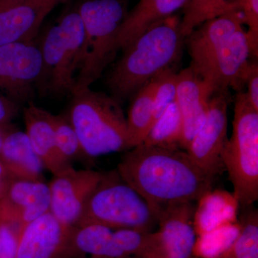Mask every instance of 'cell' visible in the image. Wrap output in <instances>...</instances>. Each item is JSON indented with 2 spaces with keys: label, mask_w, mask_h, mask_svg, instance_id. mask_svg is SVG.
Instances as JSON below:
<instances>
[{
  "label": "cell",
  "mask_w": 258,
  "mask_h": 258,
  "mask_svg": "<svg viewBox=\"0 0 258 258\" xmlns=\"http://www.w3.org/2000/svg\"><path fill=\"white\" fill-rule=\"evenodd\" d=\"M131 0H81L76 5L82 20V56L74 92L91 87L114 60L117 38Z\"/></svg>",
  "instance_id": "obj_5"
},
{
  "label": "cell",
  "mask_w": 258,
  "mask_h": 258,
  "mask_svg": "<svg viewBox=\"0 0 258 258\" xmlns=\"http://www.w3.org/2000/svg\"><path fill=\"white\" fill-rule=\"evenodd\" d=\"M71 1V0H68V2Z\"/></svg>",
  "instance_id": "obj_38"
},
{
  "label": "cell",
  "mask_w": 258,
  "mask_h": 258,
  "mask_svg": "<svg viewBox=\"0 0 258 258\" xmlns=\"http://www.w3.org/2000/svg\"><path fill=\"white\" fill-rule=\"evenodd\" d=\"M182 136V117L175 101L155 122L142 144L164 149H180Z\"/></svg>",
  "instance_id": "obj_24"
},
{
  "label": "cell",
  "mask_w": 258,
  "mask_h": 258,
  "mask_svg": "<svg viewBox=\"0 0 258 258\" xmlns=\"http://www.w3.org/2000/svg\"><path fill=\"white\" fill-rule=\"evenodd\" d=\"M159 212L113 170L103 173L76 227L97 224L114 230L152 232L158 225Z\"/></svg>",
  "instance_id": "obj_7"
},
{
  "label": "cell",
  "mask_w": 258,
  "mask_h": 258,
  "mask_svg": "<svg viewBox=\"0 0 258 258\" xmlns=\"http://www.w3.org/2000/svg\"><path fill=\"white\" fill-rule=\"evenodd\" d=\"M15 179L12 176H4L0 177V200L4 199L9 190L10 184L13 180Z\"/></svg>",
  "instance_id": "obj_33"
},
{
  "label": "cell",
  "mask_w": 258,
  "mask_h": 258,
  "mask_svg": "<svg viewBox=\"0 0 258 258\" xmlns=\"http://www.w3.org/2000/svg\"><path fill=\"white\" fill-rule=\"evenodd\" d=\"M19 104L8 97L0 96V124L9 123L18 114Z\"/></svg>",
  "instance_id": "obj_32"
},
{
  "label": "cell",
  "mask_w": 258,
  "mask_h": 258,
  "mask_svg": "<svg viewBox=\"0 0 258 258\" xmlns=\"http://www.w3.org/2000/svg\"><path fill=\"white\" fill-rule=\"evenodd\" d=\"M12 127H10L8 123H4V124H0V151H1L2 147H3V142L7 134L10 132Z\"/></svg>",
  "instance_id": "obj_34"
},
{
  "label": "cell",
  "mask_w": 258,
  "mask_h": 258,
  "mask_svg": "<svg viewBox=\"0 0 258 258\" xmlns=\"http://www.w3.org/2000/svg\"><path fill=\"white\" fill-rule=\"evenodd\" d=\"M222 161L238 205L243 208L252 206L258 200V111L243 91L235 96L233 131Z\"/></svg>",
  "instance_id": "obj_8"
},
{
  "label": "cell",
  "mask_w": 258,
  "mask_h": 258,
  "mask_svg": "<svg viewBox=\"0 0 258 258\" xmlns=\"http://www.w3.org/2000/svg\"><path fill=\"white\" fill-rule=\"evenodd\" d=\"M23 1L25 0H0V11L7 9V8H11V7L18 5Z\"/></svg>",
  "instance_id": "obj_35"
},
{
  "label": "cell",
  "mask_w": 258,
  "mask_h": 258,
  "mask_svg": "<svg viewBox=\"0 0 258 258\" xmlns=\"http://www.w3.org/2000/svg\"><path fill=\"white\" fill-rule=\"evenodd\" d=\"M246 209L240 219L239 235L230 250L222 258H258V213Z\"/></svg>",
  "instance_id": "obj_26"
},
{
  "label": "cell",
  "mask_w": 258,
  "mask_h": 258,
  "mask_svg": "<svg viewBox=\"0 0 258 258\" xmlns=\"http://www.w3.org/2000/svg\"><path fill=\"white\" fill-rule=\"evenodd\" d=\"M211 191L199 200L195 210L194 224L200 235L235 221L236 207L239 205L234 195Z\"/></svg>",
  "instance_id": "obj_21"
},
{
  "label": "cell",
  "mask_w": 258,
  "mask_h": 258,
  "mask_svg": "<svg viewBox=\"0 0 258 258\" xmlns=\"http://www.w3.org/2000/svg\"><path fill=\"white\" fill-rule=\"evenodd\" d=\"M74 227L61 223L47 212L25 227L16 258H68L70 236Z\"/></svg>",
  "instance_id": "obj_13"
},
{
  "label": "cell",
  "mask_w": 258,
  "mask_h": 258,
  "mask_svg": "<svg viewBox=\"0 0 258 258\" xmlns=\"http://www.w3.org/2000/svg\"><path fill=\"white\" fill-rule=\"evenodd\" d=\"M67 0H25L0 11V46L35 40L45 19Z\"/></svg>",
  "instance_id": "obj_15"
},
{
  "label": "cell",
  "mask_w": 258,
  "mask_h": 258,
  "mask_svg": "<svg viewBox=\"0 0 258 258\" xmlns=\"http://www.w3.org/2000/svg\"><path fill=\"white\" fill-rule=\"evenodd\" d=\"M247 88L245 94L251 106L258 111V66L257 62H249L246 76L245 84Z\"/></svg>",
  "instance_id": "obj_31"
},
{
  "label": "cell",
  "mask_w": 258,
  "mask_h": 258,
  "mask_svg": "<svg viewBox=\"0 0 258 258\" xmlns=\"http://www.w3.org/2000/svg\"><path fill=\"white\" fill-rule=\"evenodd\" d=\"M229 98L228 91L212 95L205 122L186 151L199 167L215 177L224 169L222 154L227 142Z\"/></svg>",
  "instance_id": "obj_10"
},
{
  "label": "cell",
  "mask_w": 258,
  "mask_h": 258,
  "mask_svg": "<svg viewBox=\"0 0 258 258\" xmlns=\"http://www.w3.org/2000/svg\"><path fill=\"white\" fill-rule=\"evenodd\" d=\"M0 161L15 179L44 181L45 167L25 132L14 128L8 132L0 151Z\"/></svg>",
  "instance_id": "obj_18"
},
{
  "label": "cell",
  "mask_w": 258,
  "mask_h": 258,
  "mask_svg": "<svg viewBox=\"0 0 258 258\" xmlns=\"http://www.w3.org/2000/svg\"><path fill=\"white\" fill-rule=\"evenodd\" d=\"M68 118L84 154L96 158L130 149L126 118L121 103L91 87L72 94Z\"/></svg>",
  "instance_id": "obj_4"
},
{
  "label": "cell",
  "mask_w": 258,
  "mask_h": 258,
  "mask_svg": "<svg viewBox=\"0 0 258 258\" xmlns=\"http://www.w3.org/2000/svg\"><path fill=\"white\" fill-rule=\"evenodd\" d=\"M184 44L177 19L171 17L149 29L113 64L106 81L110 95L122 103L163 71L175 69Z\"/></svg>",
  "instance_id": "obj_3"
},
{
  "label": "cell",
  "mask_w": 258,
  "mask_h": 258,
  "mask_svg": "<svg viewBox=\"0 0 258 258\" xmlns=\"http://www.w3.org/2000/svg\"><path fill=\"white\" fill-rule=\"evenodd\" d=\"M25 227L4 200H0V258H16Z\"/></svg>",
  "instance_id": "obj_27"
},
{
  "label": "cell",
  "mask_w": 258,
  "mask_h": 258,
  "mask_svg": "<svg viewBox=\"0 0 258 258\" xmlns=\"http://www.w3.org/2000/svg\"><path fill=\"white\" fill-rule=\"evenodd\" d=\"M194 203L171 204L160 210L158 231L161 258H191L196 244Z\"/></svg>",
  "instance_id": "obj_12"
},
{
  "label": "cell",
  "mask_w": 258,
  "mask_h": 258,
  "mask_svg": "<svg viewBox=\"0 0 258 258\" xmlns=\"http://www.w3.org/2000/svg\"><path fill=\"white\" fill-rule=\"evenodd\" d=\"M69 258H128L115 239L114 230L97 224L74 227L68 247Z\"/></svg>",
  "instance_id": "obj_19"
},
{
  "label": "cell",
  "mask_w": 258,
  "mask_h": 258,
  "mask_svg": "<svg viewBox=\"0 0 258 258\" xmlns=\"http://www.w3.org/2000/svg\"><path fill=\"white\" fill-rule=\"evenodd\" d=\"M52 116V113L35 106L32 102L23 110L25 133L32 149L45 169L56 176L74 166L62 157L57 149Z\"/></svg>",
  "instance_id": "obj_16"
},
{
  "label": "cell",
  "mask_w": 258,
  "mask_h": 258,
  "mask_svg": "<svg viewBox=\"0 0 258 258\" xmlns=\"http://www.w3.org/2000/svg\"><path fill=\"white\" fill-rule=\"evenodd\" d=\"M103 173L91 169L70 168L53 176L49 187L50 212L58 221L76 227L88 199L96 189Z\"/></svg>",
  "instance_id": "obj_11"
},
{
  "label": "cell",
  "mask_w": 258,
  "mask_h": 258,
  "mask_svg": "<svg viewBox=\"0 0 258 258\" xmlns=\"http://www.w3.org/2000/svg\"><path fill=\"white\" fill-rule=\"evenodd\" d=\"M191 258H193V257H191Z\"/></svg>",
  "instance_id": "obj_39"
},
{
  "label": "cell",
  "mask_w": 258,
  "mask_h": 258,
  "mask_svg": "<svg viewBox=\"0 0 258 258\" xmlns=\"http://www.w3.org/2000/svg\"><path fill=\"white\" fill-rule=\"evenodd\" d=\"M156 80L152 126L168 107L176 101L177 74L174 69H167L157 76Z\"/></svg>",
  "instance_id": "obj_29"
},
{
  "label": "cell",
  "mask_w": 258,
  "mask_h": 258,
  "mask_svg": "<svg viewBox=\"0 0 258 258\" xmlns=\"http://www.w3.org/2000/svg\"><path fill=\"white\" fill-rule=\"evenodd\" d=\"M189 68L212 93L233 88L242 91L252 55L240 12L208 20L185 38Z\"/></svg>",
  "instance_id": "obj_2"
},
{
  "label": "cell",
  "mask_w": 258,
  "mask_h": 258,
  "mask_svg": "<svg viewBox=\"0 0 258 258\" xmlns=\"http://www.w3.org/2000/svg\"><path fill=\"white\" fill-rule=\"evenodd\" d=\"M128 258H137V257H128Z\"/></svg>",
  "instance_id": "obj_37"
},
{
  "label": "cell",
  "mask_w": 258,
  "mask_h": 258,
  "mask_svg": "<svg viewBox=\"0 0 258 258\" xmlns=\"http://www.w3.org/2000/svg\"><path fill=\"white\" fill-rule=\"evenodd\" d=\"M188 0H139L129 10L120 27L117 47L124 50L137 37L154 25L171 18L178 10L182 9Z\"/></svg>",
  "instance_id": "obj_17"
},
{
  "label": "cell",
  "mask_w": 258,
  "mask_h": 258,
  "mask_svg": "<svg viewBox=\"0 0 258 258\" xmlns=\"http://www.w3.org/2000/svg\"><path fill=\"white\" fill-rule=\"evenodd\" d=\"M211 91L190 68L177 74L176 102L183 120V136L180 148L186 151L190 142L205 122Z\"/></svg>",
  "instance_id": "obj_14"
},
{
  "label": "cell",
  "mask_w": 258,
  "mask_h": 258,
  "mask_svg": "<svg viewBox=\"0 0 258 258\" xmlns=\"http://www.w3.org/2000/svg\"><path fill=\"white\" fill-rule=\"evenodd\" d=\"M240 229V223L232 222L204 233L195 244V249L203 258H222L232 247Z\"/></svg>",
  "instance_id": "obj_25"
},
{
  "label": "cell",
  "mask_w": 258,
  "mask_h": 258,
  "mask_svg": "<svg viewBox=\"0 0 258 258\" xmlns=\"http://www.w3.org/2000/svg\"><path fill=\"white\" fill-rule=\"evenodd\" d=\"M84 31L76 6L71 7L37 40L42 72L37 90L40 95L72 94L82 56Z\"/></svg>",
  "instance_id": "obj_6"
},
{
  "label": "cell",
  "mask_w": 258,
  "mask_h": 258,
  "mask_svg": "<svg viewBox=\"0 0 258 258\" xmlns=\"http://www.w3.org/2000/svg\"><path fill=\"white\" fill-rule=\"evenodd\" d=\"M182 10L183 18L179 25L185 38L205 22L230 12L239 11L235 0H188Z\"/></svg>",
  "instance_id": "obj_23"
},
{
  "label": "cell",
  "mask_w": 258,
  "mask_h": 258,
  "mask_svg": "<svg viewBox=\"0 0 258 258\" xmlns=\"http://www.w3.org/2000/svg\"><path fill=\"white\" fill-rule=\"evenodd\" d=\"M52 120L56 144L62 157L71 163L76 159L88 158L67 115H53Z\"/></svg>",
  "instance_id": "obj_28"
},
{
  "label": "cell",
  "mask_w": 258,
  "mask_h": 258,
  "mask_svg": "<svg viewBox=\"0 0 258 258\" xmlns=\"http://www.w3.org/2000/svg\"><path fill=\"white\" fill-rule=\"evenodd\" d=\"M237 9L242 14L244 25L247 26V34L252 57L258 52V0H235Z\"/></svg>",
  "instance_id": "obj_30"
},
{
  "label": "cell",
  "mask_w": 258,
  "mask_h": 258,
  "mask_svg": "<svg viewBox=\"0 0 258 258\" xmlns=\"http://www.w3.org/2000/svg\"><path fill=\"white\" fill-rule=\"evenodd\" d=\"M42 72L37 39L0 46V91L15 103L30 101Z\"/></svg>",
  "instance_id": "obj_9"
},
{
  "label": "cell",
  "mask_w": 258,
  "mask_h": 258,
  "mask_svg": "<svg viewBox=\"0 0 258 258\" xmlns=\"http://www.w3.org/2000/svg\"><path fill=\"white\" fill-rule=\"evenodd\" d=\"M156 86L157 80L154 78L132 97L126 118L130 149L143 143L152 128Z\"/></svg>",
  "instance_id": "obj_22"
},
{
  "label": "cell",
  "mask_w": 258,
  "mask_h": 258,
  "mask_svg": "<svg viewBox=\"0 0 258 258\" xmlns=\"http://www.w3.org/2000/svg\"><path fill=\"white\" fill-rule=\"evenodd\" d=\"M4 176H11L8 174L4 165H3L2 161H0V177H4Z\"/></svg>",
  "instance_id": "obj_36"
},
{
  "label": "cell",
  "mask_w": 258,
  "mask_h": 258,
  "mask_svg": "<svg viewBox=\"0 0 258 258\" xmlns=\"http://www.w3.org/2000/svg\"><path fill=\"white\" fill-rule=\"evenodd\" d=\"M123 181L154 208L195 203L211 191L215 176L186 151L142 144L126 151L115 169Z\"/></svg>",
  "instance_id": "obj_1"
},
{
  "label": "cell",
  "mask_w": 258,
  "mask_h": 258,
  "mask_svg": "<svg viewBox=\"0 0 258 258\" xmlns=\"http://www.w3.org/2000/svg\"><path fill=\"white\" fill-rule=\"evenodd\" d=\"M3 200L25 227L50 212V187L44 181L13 179Z\"/></svg>",
  "instance_id": "obj_20"
}]
</instances>
